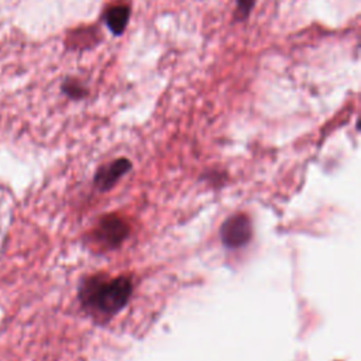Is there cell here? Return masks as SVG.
I'll return each mask as SVG.
<instances>
[{"instance_id": "6da1fadb", "label": "cell", "mask_w": 361, "mask_h": 361, "mask_svg": "<svg viewBox=\"0 0 361 361\" xmlns=\"http://www.w3.org/2000/svg\"><path fill=\"white\" fill-rule=\"evenodd\" d=\"M131 294L133 284L124 277L116 280L91 278L82 285L79 298L88 309L109 315L120 310Z\"/></svg>"}, {"instance_id": "7a4b0ae2", "label": "cell", "mask_w": 361, "mask_h": 361, "mask_svg": "<svg viewBox=\"0 0 361 361\" xmlns=\"http://www.w3.org/2000/svg\"><path fill=\"white\" fill-rule=\"evenodd\" d=\"M221 237L225 246L230 249H237L244 246L251 237V223L244 215H235L228 219L222 229Z\"/></svg>"}, {"instance_id": "3957f363", "label": "cell", "mask_w": 361, "mask_h": 361, "mask_svg": "<svg viewBox=\"0 0 361 361\" xmlns=\"http://www.w3.org/2000/svg\"><path fill=\"white\" fill-rule=\"evenodd\" d=\"M126 233H127L126 223L120 219H116V218L105 219L100 223V228L98 230V235H99L100 240L106 244H110V246L122 243L126 237Z\"/></svg>"}, {"instance_id": "277c9868", "label": "cell", "mask_w": 361, "mask_h": 361, "mask_svg": "<svg viewBox=\"0 0 361 361\" xmlns=\"http://www.w3.org/2000/svg\"><path fill=\"white\" fill-rule=\"evenodd\" d=\"M130 168V162L127 159H117L113 164L105 166L96 176L98 184L100 185V188H110L116 180L124 175V172H127V169Z\"/></svg>"}, {"instance_id": "5b68a950", "label": "cell", "mask_w": 361, "mask_h": 361, "mask_svg": "<svg viewBox=\"0 0 361 361\" xmlns=\"http://www.w3.org/2000/svg\"><path fill=\"white\" fill-rule=\"evenodd\" d=\"M129 18H130V12L127 8L124 6H117V8H113L107 12L106 15V23H107V27L114 33V34H122L123 30L126 29L127 26V22H129Z\"/></svg>"}, {"instance_id": "8992f818", "label": "cell", "mask_w": 361, "mask_h": 361, "mask_svg": "<svg viewBox=\"0 0 361 361\" xmlns=\"http://www.w3.org/2000/svg\"><path fill=\"white\" fill-rule=\"evenodd\" d=\"M64 91L70 95V96H72V98H81L84 93L81 92V91H84L81 86H79V84H77V82H67L65 85H64Z\"/></svg>"}, {"instance_id": "52a82bcc", "label": "cell", "mask_w": 361, "mask_h": 361, "mask_svg": "<svg viewBox=\"0 0 361 361\" xmlns=\"http://www.w3.org/2000/svg\"><path fill=\"white\" fill-rule=\"evenodd\" d=\"M254 2H256V0H237L239 12L246 18L250 13L251 8L254 6Z\"/></svg>"}]
</instances>
